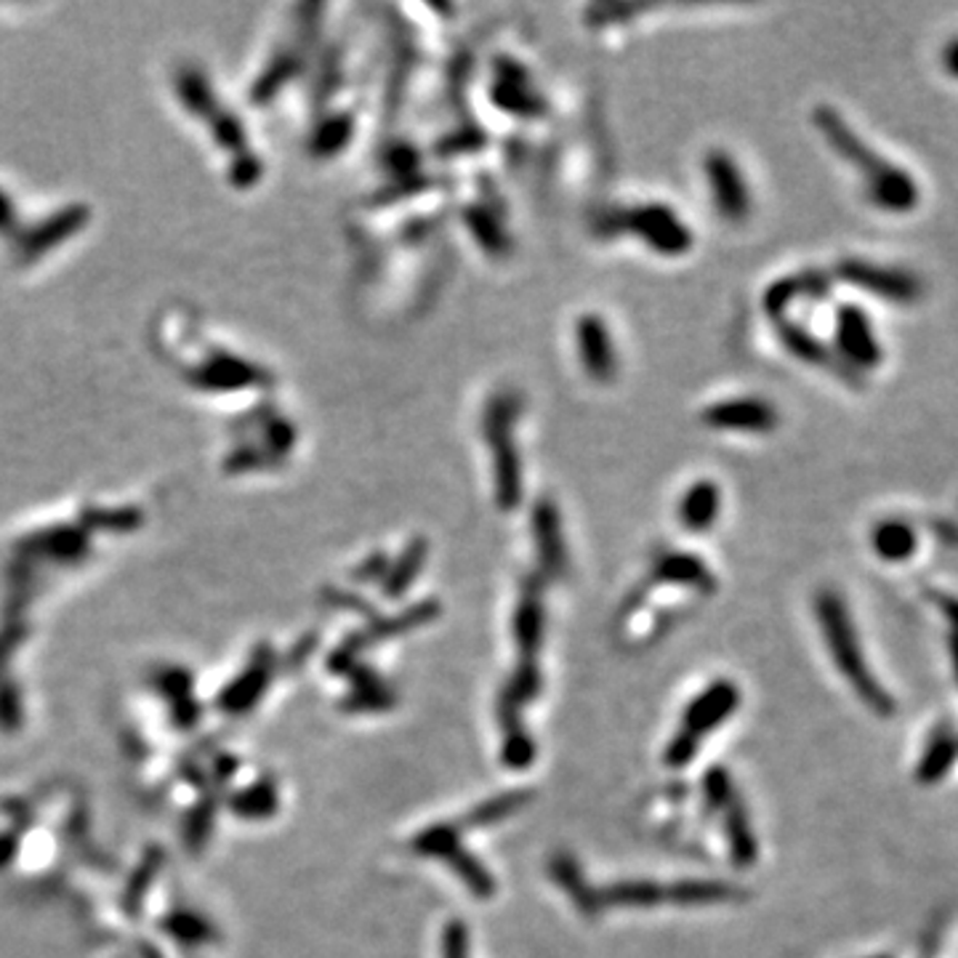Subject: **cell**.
<instances>
[{
	"mask_svg": "<svg viewBox=\"0 0 958 958\" xmlns=\"http://www.w3.org/2000/svg\"><path fill=\"white\" fill-rule=\"evenodd\" d=\"M818 620L822 637H826L828 650L839 666V671L845 673L849 685L855 687L858 698L866 703L874 713L889 717L895 713V700L889 698V692L879 685V679L868 671L866 658H862L858 633H855L852 620L841 597L836 591H822L818 597Z\"/></svg>",
	"mask_w": 958,
	"mask_h": 958,
	"instance_id": "1",
	"label": "cell"
},
{
	"mask_svg": "<svg viewBox=\"0 0 958 958\" xmlns=\"http://www.w3.org/2000/svg\"><path fill=\"white\" fill-rule=\"evenodd\" d=\"M517 405L509 397H498L492 400L488 408V418H485V431H488V440L496 450V485H498V503L503 509H511L519 501V492H522V475H519V458L515 450V440H511L509 427L515 421Z\"/></svg>",
	"mask_w": 958,
	"mask_h": 958,
	"instance_id": "2",
	"label": "cell"
},
{
	"mask_svg": "<svg viewBox=\"0 0 958 958\" xmlns=\"http://www.w3.org/2000/svg\"><path fill=\"white\" fill-rule=\"evenodd\" d=\"M738 706V690L730 681H719L708 690L703 698L695 700V706L687 713V727L690 732H685L671 748V761H687L695 751V735L708 732L711 727H717L721 719L730 717L732 708Z\"/></svg>",
	"mask_w": 958,
	"mask_h": 958,
	"instance_id": "3",
	"label": "cell"
},
{
	"mask_svg": "<svg viewBox=\"0 0 958 958\" xmlns=\"http://www.w3.org/2000/svg\"><path fill=\"white\" fill-rule=\"evenodd\" d=\"M706 171L721 216H727L730 221L746 219L751 202H748V187L744 177H740L738 166L727 154L711 152L706 160Z\"/></svg>",
	"mask_w": 958,
	"mask_h": 958,
	"instance_id": "4",
	"label": "cell"
},
{
	"mask_svg": "<svg viewBox=\"0 0 958 958\" xmlns=\"http://www.w3.org/2000/svg\"><path fill=\"white\" fill-rule=\"evenodd\" d=\"M836 341L855 366L876 368L881 362V347L876 341L874 328H870L868 315L858 307H845L839 312L836 322Z\"/></svg>",
	"mask_w": 958,
	"mask_h": 958,
	"instance_id": "5",
	"label": "cell"
},
{
	"mask_svg": "<svg viewBox=\"0 0 958 958\" xmlns=\"http://www.w3.org/2000/svg\"><path fill=\"white\" fill-rule=\"evenodd\" d=\"M631 227L637 229V232L642 234L656 251H663V253L687 251L692 242L690 229L681 224L677 216H673L666 206L639 208V211L631 216Z\"/></svg>",
	"mask_w": 958,
	"mask_h": 958,
	"instance_id": "6",
	"label": "cell"
},
{
	"mask_svg": "<svg viewBox=\"0 0 958 958\" xmlns=\"http://www.w3.org/2000/svg\"><path fill=\"white\" fill-rule=\"evenodd\" d=\"M703 421L713 429L732 431H769L778 423V413L765 400H730L708 408Z\"/></svg>",
	"mask_w": 958,
	"mask_h": 958,
	"instance_id": "7",
	"label": "cell"
},
{
	"mask_svg": "<svg viewBox=\"0 0 958 958\" xmlns=\"http://www.w3.org/2000/svg\"><path fill=\"white\" fill-rule=\"evenodd\" d=\"M841 275H845L847 282H855L858 288L870 290V293H879L887 301H914L919 296L916 280L902 272H895V269L874 267L866 265V261H847L841 267Z\"/></svg>",
	"mask_w": 958,
	"mask_h": 958,
	"instance_id": "8",
	"label": "cell"
},
{
	"mask_svg": "<svg viewBox=\"0 0 958 958\" xmlns=\"http://www.w3.org/2000/svg\"><path fill=\"white\" fill-rule=\"evenodd\" d=\"M578 347L583 357V368L591 379L610 381L616 376V352H612L610 333H607L602 317L586 315L578 322Z\"/></svg>",
	"mask_w": 958,
	"mask_h": 958,
	"instance_id": "9",
	"label": "cell"
},
{
	"mask_svg": "<svg viewBox=\"0 0 958 958\" xmlns=\"http://www.w3.org/2000/svg\"><path fill=\"white\" fill-rule=\"evenodd\" d=\"M868 198L884 211H910L919 202V187L902 168L889 166L881 177L868 181Z\"/></svg>",
	"mask_w": 958,
	"mask_h": 958,
	"instance_id": "10",
	"label": "cell"
},
{
	"mask_svg": "<svg viewBox=\"0 0 958 958\" xmlns=\"http://www.w3.org/2000/svg\"><path fill=\"white\" fill-rule=\"evenodd\" d=\"M870 546H874L876 555L884 562H908L914 557L916 546H919V538L902 519H884L870 532Z\"/></svg>",
	"mask_w": 958,
	"mask_h": 958,
	"instance_id": "11",
	"label": "cell"
},
{
	"mask_svg": "<svg viewBox=\"0 0 958 958\" xmlns=\"http://www.w3.org/2000/svg\"><path fill=\"white\" fill-rule=\"evenodd\" d=\"M719 515V488L708 479L695 482L679 503V519L690 530H708Z\"/></svg>",
	"mask_w": 958,
	"mask_h": 958,
	"instance_id": "12",
	"label": "cell"
},
{
	"mask_svg": "<svg viewBox=\"0 0 958 958\" xmlns=\"http://www.w3.org/2000/svg\"><path fill=\"white\" fill-rule=\"evenodd\" d=\"M958 759V738L950 730H935L932 738H929L927 751H924V757L919 761V769H916V778L924 786H929V782L942 780L950 772V767L956 765Z\"/></svg>",
	"mask_w": 958,
	"mask_h": 958,
	"instance_id": "13",
	"label": "cell"
},
{
	"mask_svg": "<svg viewBox=\"0 0 958 958\" xmlns=\"http://www.w3.org/2000/svg\"><path fill=\"white\" fill-rule=\"evenodd\" d=\"M730 845L738 866H751L757 860V839L751 834V822L744 807L732 805L730 809Z\"/></svg>",
	"mask_w": 958,
	"mask_h": 958,
	"instance_id": "14",
	"label": "cell"
},
{
	"mask_svg": "<svg viewBox=\"0 0 958 958\" xmlns=\"http://www.w3.org/2000/svg\"><path fill=\"white\" fill-rule=\"evenodd\" d=\"M536 525H538V541H541V551L546 562H562V541H559V522H557V509H551L549 503L538 506V515H536Z\"/></svg>",
	"mask_w": 958,
	"mask_h": 958,
	"instance_id": "15",
	"label": "cell"
},
{
	"mask_svg": "<svg viewBox=\"0 0 958 958\" xmlns=\"http://www.w3.org/2000/svg\"><path fill=\"white\" fill-rule=\"evenodd\" d=\"M658 572H663L666 578L681 580V583H695V586L711 583L706 565L698 562V559H692V557H685V555L663 559V565H660Z\"/></svg>",
	"mask_w": 958,
	"mask_h": 958,
	"instance_id": "16",
	"label": "cell"
},
{
	"mask_svg": "<svg viewBox=\"0 0 958 958\" xmlns=\"http://www.w3.org/2000/svg\"><path fill=\"white\" fill-rule=\"evenodd\" d=\"M423 551H427V546H423V541H416L413 546H410V551H408V555H405L402 562L397 565L395 576H391V580H389V591L391 593L402 591L405 586H408L410 580H413V572L418 568H421V562H423Z\"/></svg>",
	"mask_w": 958,
	"mask_h": 958,
	"instance_id": "17",
	"label": "cell"
},
{
	"mask_svg": "<svg viewBox=\"0 0 958 958\" xmlns=\"http://www.w3.org/2000/svg\"><path fill=\"white\" fill-rule=\"evenodd\" d=\"M942 64H946L948 76H954L958 80V38L950 40L948 49L942 51Z\"/></svg>",
	"mask_w": 958,
	"mask_h": 958,
	"instance_id": "18",
	"label": "cell"
},
{
	"mask_svg": "<svg viewBox=\"0 0 958 958\" xmlns=\"http://www.w3.org/2000/svg\"><path fill=\"white\" fill-rule=\"evenodd\" d=\"M940 607L946 610V616L950 618V623H954V629H958V599H940Z\"/></svg>",
	"mask_w": 958,
	"mask_h": 958,
	"instance_id": "19",
	"label": "cell"
},
{
	"mask_svg": "<svg viewBox=\"0 0 958 958\" xmlns=\"http://www.w3.org/2000/svg\"><path fill=\"white\" fill-rule=\"evenodd\" d=\"M948 647H950V660H954V671H956V679H958V629H954V633H950Z\"/></svg>",
	"mask_w": 958,
	"mask_h": 958,
	"instance_id": "20",
	"label": "cell"
},
{
	"mask_svg": "<svg viewBox=\"0 0 958 958\" xmlns=\"http://www.w3.org/2000/svg\"><path fill=\"white\" fill-rule=\"evenodd\" d=\"M879 958H887V956H879Z\"/></svg>",
	"mask_w": 958,
	"mask_h": 958,
	"instance_id": "21",
	"label": "cell"
}]
</instances>
